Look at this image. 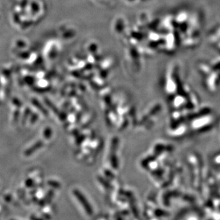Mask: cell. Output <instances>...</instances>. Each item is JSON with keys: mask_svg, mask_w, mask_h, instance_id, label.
<instances>
[{"mask_svg": "<svg viewBox=\"0 0 220 220\" xmlns=\"http://www.w3.org/2000/svg\"><path fill=\"white\" fill-rule=\"evenodd\" d=\"M41 145H42V144H41V142L36 143L31 148H30L28 150H27L25 154L26 155H31L32 153L34 152V151H36V150H37V149H39L40 147H41Z\"/></svg>", "mask_w": 220, "mask_h": 220, "instance_id": "1", "label": "cell"}]
</instances>
